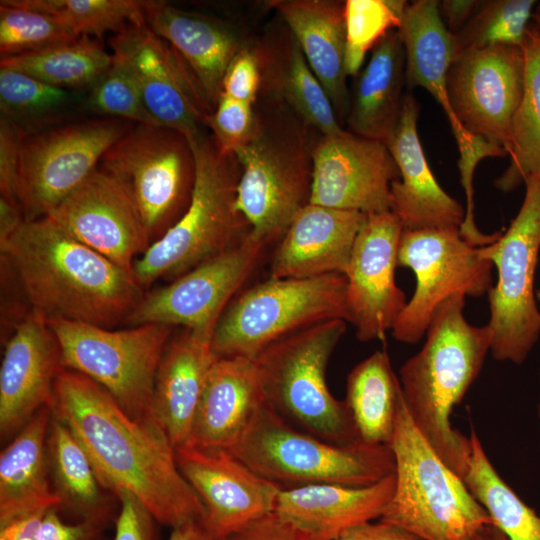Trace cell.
Wrapping results in <instances>:
<instances>
[{
  "mask_svg": "<svg viewBox=\"0 0 540 540\" xmlns=\"http://www.w3.org/2000/svg\"><path fill=\"white\" fill-rule=\"evenodd\" d=\"M50 409L81 442L109 492L130 491L172 529L202 523L204 506L159 426L133 419L103 387L66 368L56 379Z\"/></svg>",
  "mask_w": 540,
  "mask_h": 540,
  "instance_id": "1",
  "label": "cell"
},
{
  "mask_svg": "<svg viewBox=\"0 0 540 540\" xmlns=\"http://www.w3.org/2000/svg\"><path fill=\"white\" fill-rule=\"evenodd\" d=\"M31 311L112 328L125 323L144 296L129 271L83 244L51 216L26 220L0 244Z\"/></svg>",
  "mask_w": 540,
  "mask_h": 540,
  "instance_id": "2",
  "label": "cell"
},
{
  "mask_svg": "<svg viewBox=\"0 0 540 540\" xmlns=\"http://www.w3.org/2000/svg\"><path fill=\"white\" fill-rule=\"evenodd\" d=\"M465 296L452 295L434 311L421 350L400 368L408 413L443 462L462 479L470 456V438L451 425L452 410L479 376L492 333L464 317Z\"/></svg>",
  "mask_w": 540,
  "mask_h": 540,
  "instance_id": "3",
  "label": "cell"
},
{
  "mask_svg": "<svg viewBox=\"0 0 540 540\" xmlns=\"http://www.w3.org/2000/svg\"><path fill=\"white\" fill-rule=\"evenodd\" d=\"M267 99L270 108H255L254 135L233 155L240 166L236 208L250 233L270 245L310 203L314 144L280 96L269 92Z\"/></svg>",
  "mask_w": 540,
  "mask_h": 540,
  "instance_id": "4",
  "label": "cell"
},
{
  "mask_svg": "<svg viewBox=\"0 0 540 540\" xmlns=\"http://www.w3.org/2000/svg\"><path fill=\"white\" fill-rule=\"evenodd\" d=\"M195 177L190 203L180 219L133 265L144 288L160 278L179 277L241 241L250 231L236 208L240 166L211 136L190 143Z\"/></svg>",
  "mask_w": 540,
  "mask_h": 540,
  "instance_id": "5",
  "label": "cell"
},
{
  "mask_svg": "<svg viewBox=\"0 0 540 540\" xmlns=\"http://www.w3.org/2000/svg\"><path fill=\"white\" fill-rule=\"evenodd\" d=\"M227 451L281 489L368 486L395 471L389 445L328 442L292 426L265 402Z\"/></svg>",
  "mask_w": 540,
  "mask_h": 540,
  "instance_id": "6",
  "label": "cell"
},
{
  "mask_svg": "<svg viewBox=\"0 0 540 540\" xmlns=\"http://www.w3.org/2000/svg\"><path fill=\"white\" fill-rule=\"evenodd\" d=\"M389 446L396 483L380 520L422 540H474L482 527L494 523L463 479L419 432L404 398Z\"/></svg>",
  "mask_w": 540,
  "mask_h": 540,
  "instance_id": "7",
  "label": "cell"
},
{
  "mask_svg": "<svg viewBox=\"0 0 540 540\" xmlns=\"http://www.w3.org/2000/svg\"><path fill=\"white\" fill-rule=\"evenodd\" d=\"M346 323L330 320L305 328L255 359L265 403L292 426L336 444L360 441L345 401L332 395L326 379Z\"/></svg>",
  "mask_w": 540,
  "mask_h": 540,
  "instance_id": "8",
  "label": "cell"
},
{
  "mask_svg": "<svg viewBox=\"0 0 540 540\" xmlns=\"http://www.w3.org/2000/svg\"><path fill=\"white\" fill-rule=\"evenodd\" d=\"M344 274L271 278L237 294L212 336L217 357L256 359L275 342L330 320L348 322Z\"/></svg>",
  "mask_w": 540,
  "mask_h": 540,
  "instance_id": "9",
  "label": "cell"
},
{
  "mask_svg": "<svg viewBox=\"0 0 540 540\" xmlns=\"http://www.w3.org/2000/svg\"><path fill=\"white\" fill-rule=\"evenodd\" d=\"M47 321L58 339L64 368L103 387L133 419L159 426L153 413L154 383L172 327L151 323L113 330Z\"/></svg>",
  "mask_w": 540,
  "mask_h": 540,
  "instance_id": "10",
  "label": "cell"
},
{
  "mask_svg": "<svg viewBox=\"0 0 540 540\" xmlns=\"http://www.w3.org/2000/svg\"><path fill=\"white\" fill-rule=\"evenodd\" d=\"M523 203L505 232L480 247L493 263L498 280L488 292L492 333L491 355L498 361L522 364L538 341L540 312L534 277L540 250V170L530 174Z\"/></svg>",
  "mask_w": 540,
  "mask_h": 540,
  "instance_id": "11",
  "label": "cell"
},
{
  "mask_svg": "<svg viewBox=\"0 0 540 540\" xmlns=\"http://www.w3.org/2000/svg\"><path fill=\"white\" fill-rule=\"evenodd\" d=\"M99 167L126 189L150 245L186 211L195 177L194 154L181 132L135 124L102 157Z\"/></svg>",
  "mask_w": 540,
  "mask_h": 540,
  "instance_id": "12",
  "label": "cell"
},
{
  "mask_svg": "<svg viewBox=\"0 0 540 540\" xmlns=\"http://www.w3.org/2000/svg\"><path fill=\"white\" fill-rule=\"evenodd\" d=\"M135 124L115 118L77 119L23 135L18 199L26 220L48 215L98 167Z\"/></svg>",
  "mask_w": 540,
  "mask_h": 540,
  "instance_id": "13",
  "label": "cell"
},
{
  "mask_svg": "<svg viewBox=\"0 0 540 540\" xmlns=\"http://www.w3.org/2000/svg\"><path fill=\"white\" fill-rule=\"evenodd\" d=\"M397 260L416 276L415 291L391 330L402 343L420 341L434 311L450 296L479 297L492 287L493 263L463 238L459 227L403 229Z\"/></svg>",
  "mask_w": 540,
  "mask_h": 540,
  "instance_id": "14",
  "label": "cell"
},
{
  "mask_svg": "<svg viewBox=\"0 0 540 540\" xmlns=\"http://www.w3.org/2000/svg\"><path fill=\"white\" fill-rule=\"evenodd\" d=\"M269 245L250 231L237 244L144 294L125 324L181 325L214 332L222 313L253 273Z\"/></svg>",
  "mask_w": 540,
  "mask_h": 540,
  "instance_id": "15",
  "label": "cell"
},
{
  "mask_svg": "<svg viewBox=\"0 0 540 540\" xmlns=\"http://www.w3.org/2000/svg\"><path fill=\"white\" fill-rule=\"evenodd\" d=\"M109 47L130 72L147 110L161 126L181 132L190 143L204 135L213 107L167 41L143 22L113 35Z\"/></svg>",
  "mask_w": 540,
  "mask_h": 540,
  "instance_id": "16",
  "label": "cell"
},
{
  "mask_svg": "<svg viewBox=\"0 0 540 540\" xmlns=\"http://www.w3.org/2000/svg\"><path fill=\"white\" fill-rule=\"evenodd\" d=\"M524 81L522 47L497 45L455 58L447 75L452 110L470 133L505 149Z\"/></svg>",
  "mask_w": 540,
  "mask_h": 540,
  "instance_id": "17",
  "label": "cell"
},
{
  "mask_svg": "<svg viewBox=\"0 0 540 540\" xmlns=\"http://www.w3.org/2000/svg\"><path fill=\"white\" fill-rule=\"evenodd\" d=\"M310 203L373 214L390 211L399 169L385 143L344 131L321 136L312 151Z\"/></svg>",
  "mask_w": 540,
  "mask_h": 540,
  "instance_id": "18",
  "label": "cell"
},
{
  "mask_svg": "<svg viewBox=\"0 0 540 540\" xmlns=\"http://www.w3.org/2000/svg\"><path fill=\"white\" fill-rule=\"evenodd\" d=\"M178 467L204 506L203 526L224 540L275 512L281 488L261 477L229 451L183 445Z\"/></svg>",
  "mask_w": 540,
  "mask_h": 540,
  "instance_id": "19",
  "label": "cell"
},
{
  "mask_svg": "<svg viewBox=\"0 0 540 540\" xmlns=\"http://www.w3.org/2000/svg\"><path fill=\"white\" fill-rule=\"evenodd\" d=\"M403 225L391 211L367 214L345 272L347 308L358 340L384 338L407 301L395 283Z\"/></svg>",
  "mask_w": 540,
  "mask_h": 540,
  "instance_id": "20",
  "label": "cell"
},
{
  "mask_svg": "<svg viewBox=\"0 0 540 540\" xmlns=\"http://www.w3.org/2000/svg\"><path fill=\"white\" fill-rule=\"evenodd\" d=\"M48 215L74 238L129 271L136 256L150 246L128 192L100 167Z\"/></svg>",
  "mask_w": 540,
  "mask_h": 540,
  "instance_id": "21",
  "label": "cell"
},
{
  "mask_svg": "<svg viewBox=\"0 0 540 540\" xmlns=\"http://www.w3.org/2000/svg\"><path fill=\"white\" fill-rule=\"evenodd\" d=\"M64 368L58 339L48 321L33 311L13 328L0 367V434L14 437L43 407H50Z\"/></svg>",
  "mask_w": 540,
  "mask_h": 540,
  "instance_id": "22",
  "label": "cell"
},
{
  "mask_svg": "<svg viewBox=\"0 0 540 540\" xmlns=\"http://www.w3.org/2000/svg\"><path fill=\"white\" fill-rule=\"evenodd\" d=\"M418 115L417 100L405 93L400 118L386 142L400 174L391 183L390 211L408 230L460 228L465 209L434 177L418 136Z\"/></svg>",
  "mask_w": 540,
  "mask_h": 540,
  "instance_id": "23",
  "label": "cell"
},
{
  "mask_svg": "<svg viewBox=\"0 0 540 540\" xmlns=\"http://www.w3.org/2000/svg\"><path fill=\"white\" fill-rule=\"evenodd\" d=\"M366 216L357 211L307 204L279 240L269 277L345 274Z\"/></svg>",
  "mask_w": 540,
  "mask_h": 540,
  "instance_id": "24",
  "label": "cell"
},
{
  "mask_svg": "<svg viewBox=\"0 0 540 540\" xmlns=\"http://www.w3.org/2000/svg\"><path fill=\"white\" fill-rule=\"evenodd\" d=\"M395 471L368 486L311 484L281 489L275 513L305 540H335L378 520L395 490Z\"/></svg>",
  "mask_w": 540,
  "mask_h": 540,
  "instance_id": "25",
  "label": "cell"
},
{
  "mask_svg": "<svg viewBox=\"0 0 540 540\" xmlns=\"http://www.w3.org/2000/svg\"><path fill=\"white\" fill-rule=\"evenodd\" d=\"M264 402L255 359L217 357L206 376L185 445L229 450Z\"/></svg>",
  "mask_w": 540,
  "mask_h": 540,
  "instance_id": "26",
  "label": "cell"
},
{
  "mask_svg": "<svg viewBox=\"0 0 540 540\" xmlns=\"http://www.w3.org/2000/svg\"><path fill=\"white\" fill-rule=\"evenodd\" d=\"M145 23L185 61L211 106L221 93L225 72L245 48L226 23L162 1H143Z\"/></svg>",
  "mask_w": 540,
  "mask_h": 540,
  "instance_id": "27",
  "label": "cell"
},
{
  "mask_svg": "<svg viewBox=\"0 0 540 540\" xmlns=\"http://www.w3.org/2000/svg\"><path fill=\"white\" fill-rule=\"evenodd\" d=\"M212 333L185 329L170 340L156 373L153 413L178 448L187 443L208 371L217 358Z\"/></svg>",
  "mask_w": 540,
  "mask_h": 540,
  "instance_id": "28",
  "label": "cell"
},
{
  "mask_svg": "<svg viewBox=\"0 0 540 540\" xmlns=\"http://www.w3.org/2000/svg\"><path fill=\"white\" fill-rule=\"evenodd\" d=\"M310 68L327 92L336 115L349 112L344 56V3L328 0H273Z\"/></svg>",
  "mask_w": 540,
  "mask_h": 540,
  "instance_id": "29",
  "label": "cell"
},
{
  "mask_svg": "<svg viewBox=\"0 0 540 540\" xmlns=\"http://www.w3.org/2000/svg\"><path fill=\"white\" fill-rule=\"evenodd\" d=\"M405 53L406 84L426 89L444 110L457 144L468 132L456 118L447 94V75L455 59L452 34L436 0L408 3L397 29Z\"/></svg>",
  "mask_w": 540,
  "mask_h": 540,
  "instance_id": "30",
  "label": "cell"
},
{
  "mask_svg": "<svg viewBox=\"0 0 540 540\" xmlns=\"http://www.w3.org/2000/svg\"><path fill=\"white\" fill-rule=\"evenodd\" d=\"M50 407L41 408L0 454V526L59 507L47 458Z\"/></svg>",
  "mask_w": 540,
  "mask_h": 540,
  "instance_id": "31",
  "label": "cell"
},
{
  "mask_svg": "<svg viewBox=\"0 0 540 540\" xmlns=\"http://www.w3.org/2000/svg\"><path fill=\"white\" fill-rule=\"evenodd\" d=\"M404 84L405 53L394 29L375 45L357 75L347 115L350 132L386 144L400 118Z\"/></svg>",
  "mask_w": 540,
  "mask_h": 540,
  "instance_id": "32",
  "label": "cell"
},
{
  "mask_svg": "<svg viewBox=\"0 0 540 540\" xmlns=\"http://www.w3.org/2000/svg\"><path fill=\"white\" fill-rule=\"evenodd\" d=\"M52 412V411H51ZM50 480L59 508L105 527L110 520L112 494L99 480L92 461L73 431L52 413L47 435Z\"/></svg>",
  "mask_w": 540,
  "mask_h": 540,
  "instance_id": "33",
  "label": "cell"
},
{
  "mask_svg": "<svg viewBox=\"0 0 540 540\" xmlns=\"http://www.w3.org/2000/svg\"><path fill=\"white\" fill-rule=\"evenodd\" d=\"M344 401L360 441L390 444L403 393L386 350L375 351L350 371Z\"/></svg>",
  "mask_w": 540,
  "mask_h": 540,
  "instance_id": "34",
  "label": "cell"
},
{
  "mask_svg": "<svg viewBox=\"0 0 540 540\" xmlns=\"http://www.w3.org/2000/svg\"><path fill=\"white\" fill-rule=\"evenodd\" d=\"M258 59L262 82L266 81L269 91L280 96L306 125L317 130L321 136L345 131L340 126L327 92L292 34L278 60L264 61L260 56Z\"/></svg>",
  "mask_w": 540,
  "mask_h": 540,
  "instance_id": "35",
  "label": "cell"
},
{
  "mask_svg": "<svg viewBox=\"0 0 540 540\" xmlns=\"http://www.w3.org/2000/svg\"><path fill=\"white\" fill-rule=\"evenodd\" d=\"M524 81L521 99L512 121L510 164L494 181L497 189H515L540 170V34L531 23L522 44Z\"/></svg>",
  "mask_w": 540,
  "mask_h": 540,
  "instance_id": "36",
  "label": "cell"
},
{
  "mask_svg": "<svg viewBox=\"0 0 540 540\" xmlns=\"http://www.w3.org/2000/svg\"><path fill=\"white\" fill-rule=\"evenodd\" d=\"M76 92L0 66L1 117L26 133L81 119V107L88 106Z\"/></svg>",
  "mask_w": 540,
  "mask_h": 540,
  "instance_id": "37",
  "label": "cell"
},
{
  "mask_svg": "<svg viewBox=\"0 0 540 540\" xmlns=\"http://www.w3.org/2000/svg\"><path fill=\"white\" fill-rule=\"evenodd\" d=\"M113 62L96 39L82 36L74 41L25 54L1 57L8 67L52 86L71 90H90Z\"/></svg>",
  "mask_w": 540,
  "mask_h": 540,
  "instance_id": "38",
  "label": "cell"
},
{
  "mask_svg": "<svg viewBox=\"0 0 540 540\" xmlns=\"http://www.w3.org/2000/svg\"><path fill=\"white\" fill-rule=\"evenodd\" d=\"M463 481L509 540H540V516L507 484L490 461L474 429Z\"/></svg>",
  "mask_w": 540,
  "mask_h": 540,
  "instance_id": "39",
  "label": "cell"
},
{
  "mask_svg": "<svg viewBox=\"0 0 540 540\" xmlns=\"http://www.w3.org/2000/svg\"><path fill=\"white\" fill-rule=\"evenodd\" d=\"M17 4L46 13L78 37L118 34L133 24L145 22L143 1L134 0H14Z\"/></svg>",
  "mask_w": 540,
  "mask_h": 540,
  "instance_id": "40",
  "label": "cell"
},
{
  "mask_svg": "<svg viewBox=\"0 0 540 540\" xmlns=\"http://www.w3.org/2000/svg\"><path fill=\"white\" fill-rule=\"evenodd\" d=\"M535 5L534 0L483 1L466 25L452 35L455 58L491 46L521 47Z\"/></svg>",
  "mask_w": 540,
  "mask_h": 540,
  "instance_id": "41",
  "label": "cell"
},
{
  "mask_svg": "<svg viewBox=\"0 0 540 540\" xmlns=\"http://www.w3.org/2000/svg\"><path fill=\"white\" fill-rule=\"evenodd\" d=\"M408 2L403 0H347L344 2L346 75H358L366 53L391 30L398 29Z\"/></svg>",
  "mask_w": 540,
  "mask_h": 540,
  "instance_id": "42",
  "label": "cell"
},
{
  "mask_svg": "<svg viewBox=\"0 0 540 540\" xmlns=\"http://www.w3.org/2000/svg\"><path fill=\"white\" fill-rule=\"evenodd\" d=\"M56 18L17 4L0 2V54L13 56L43 50L78 39Z\"/></svg>",
  "mask_w": 540,
  "mask_h": 540,
  "instance_id": "43",
  "label": "cell"
},
{
  "mask_svg": "<svg viewBox=\"0 0 540 540\" xmlns=\"http://www.w3.org/2000/svg\"><path fill=\"white\" fill-rule=\"evenodd\" d=\"M86 101L91 111L103 117L161 126L147 110L130 72L114 56L111 67L89 90Z\"/></svg>",
  "mask_w": 540,
  "mask_h": 540,
  "instance_id": "44",
  "label": "cell"
},
{
  "mask_svg": "<svg viewBox=\"0 0 540 540\" xmlns=\"http://www.w3.org/2000/svg\"><path fill=\"white\" fill-rule=\"evenodd\" d=\"M461 184L466 197L465 217L460 226V233L470 244L483 247L493 243L501 232L482 233L474 222L473 174L477 164L486 157H506L504 148L488 142L484 138L473 135L469 141L458 146Z\"/></svg>",
  "mask_w": 540,
  "mask_h": 540,
  "instance_id": "45",
  "label": "cell"
},
{
  "mask_svg": "<svg viewBox=\"0 0 540 540\" xmlns=\"http://www.w3.org/2000/svg\"><path fill=\"white\" fill-rule=\"evenodd\" d=\"M256 125L255 106L225 94L220 95L207 121L217 145L230 154L252 138Z\"/></svg>",
  "mask_w": 540,
  "mask_h": 540,
  "instance_id": "46",
  "label": "cell"
},
{
  "mask_svg": "<svg viewBox=\"0 0 540 540\" xmlns=\"http://www.w3.org/2000/svg\"><path fill=\"white\" fill-rule=\"evenodd\" d=\"M262 87V72L254 50L243 48L231 61L223 81L222 93L255 105Z\"/></svg>",
  "mask_w": 540,
  "mask_h": 540,
  "instance_id": "47",
  "label": "cell"
},
{
  "mask_svg": "<svg viewBox=\"0 0 540 540\" xmlns=\"http://www.w3.org/2000/svg\"><path fill=\"white\" fill-rule=\"evenodd\" d=\"M119 504L114 540H153V514L133 493L115 492Z\"/></svg>",
  "mask_w": 540,
  "mask_h": 540,
  "instance_id": "48",
  "label": "cell"
},
{
  "mask_svg": "<svg viewBox=\"0 0 540 540\" xmlns=\"http://www.w3.org/2000/svg\"><path fill=\"white\" fill-rule=\"evenodd\" d=\"M25 131L0 117V198L19 203V148Z\"/></svg>",
  "mask_w": 540,
  "mask_h": 540,
  "instance_id": "49",
  "label": "cell"
},
{
  "mask_svg": "<svg viewBox=\"0 0 540 540\" xmlns=\"http://www.w3.org/2000/svg\"><path fill=\"white\" fill-rule=\"evenodd\" d=\"M104 527L88 521L64 522L57 508H51L43 516L38 540H98Z\"/></svg>",
  "mask_w": 540,
  "mask_h": 540,
  "instance_id": "50",
  "label": "cell"
},
{
  "mask_svg": "<svg viewBox=\"0 0 540 540\" xmlns=\"http://www.w3.org/2000/svg\"><path fill=\"white\" fill-rule=\"evenodd\" d=\"M224 540H305L275 512L249 524Z\"/></svg>",
  "mask_w": 540,
  "mask_h": 540,
  "instance_id": "51",
  "label": "cell"
},
{
  "mask_svg": "<svg viewBox=\"0 0 540 540\" xmlns=\"http://www.w3.org/2000/svg\"><path fill=\"white\" fill-rule=\"evenodd\" d=\"M335 540H422L409 531L378 519L356 525Z\"/></svg>",
  "mask_w": 540,
  "mask_h": 540,
  "instance_id": "52",
  "label": "cell"
},
{
  "mask_svg": "<svg viewBox=\"0 0 540 540\" xmlns=\"http://www.w3.org/2000/svg\"><path fill=\"white\" fill-rule=\"evenodd\" d=\"M483 1L477 0H444L439 8L442 19L454 35L460 31L479 9Z\"/></svg>",
  "mask_w": 540,
  "mask_h": 540,
  "instance_id": "53",
  "label": "cell"
},
{
  "mask_svg": "<svg viewBox=\"0 0 540 540\" xmlns=\"http://www.w3.org/2000/svg\"><path fill=\"white\" fill-rule=\"evenodd\" d=\"M46 511L31 513L1 525L0 540H38L40 525Z\"/></svg>",
  "mask_w": 540,
  "mask_h": 540,
  "instance_id": "54",
  "label": "cell"
},
{
  "mask_svg": "<svg viewBox=\"0 0 540 540\" xmlns=\"http://www.w3.org/2000/svg\"><path fill=\"white\" fill-rule=\"evenodd\" d=\"M25 221L19 203L0 198V244L14 234Z\"/></svg>",
  "mask_w": 540,
  "mask_h": 540,
  "instance_id": "55",
  "label": "cell"
},
{
  "mask_svg": "<svg viewBox=\"0 0 540 540\" xmlns=\"http://www.w3.org/2000/svg\"><path fill=\"white\" fill-rule=\"evenodd\" d=\"M169 540H214L201 522H190L172 529Z\"/></svg>",
  "mask_w": 540,
  "mask_h": 540,
  "instance_id": "56",
  "label": "cell"
},
{
  "mask_svg": "<svg viewBox=\"0 0 540 540\" xmlns=\"http://www.w3.org/2000/svg\"><path fill=\"white\" fill-rule=\"evenodd\" d=\"M474 540H509L505 533L495 524H487L476 534Z\"/></svg>",
  "mask_w": 540,
  "mask_h": 540,
  "instance_id": "57",
  "label": "cell"
},
{
  "mask_svg": "<svg viewBox=\"0 0 540 540\" xmlns=\"http://www.w3.org/2000/svg\"><path fill=\"white\" fill-rule=\"evenodd\" d=\"M532 18H533V23L532 24L534 25V27L536 28V30L540 34V4H538L536 6V9L533 12Z\"/></svg>",
  "mask_w": 540,
  "mask_h": 540,
  "instance_id": "58",
  "label": "cell"
},
{
  "mask_svg": "<svg viewBox=\"0 0 540 540\" xmlns=\"http://www.w3.org/2000/svg\"><path fill=\"white\" fill-rule=\"evenodd\" d=\"M538 418H539V424H540V401H539V404H538Z\"/></svg>",
  "mask_w": 540,
  "mask_h": 540,
  "instance_id": "59",
  "label": "cell"
},
{
  "mask_svg": "<svg viewBox=\"0 0 540 540\" xmlns=\"http://www.w3.org/2000/svg\"><path fill=\"white\" fill-rule=\"evenodd\" d=\"M536 297H537L538 300H540V289L537 291Z\"/></svg>",
  "mask_w": 540,
  "mask_h": 540,
  "instance_id": "60",
  "label": "cell"
}]
</instances>
